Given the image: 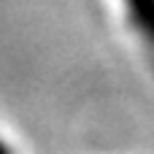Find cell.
<instances>
[{"label":"cell","instance_id":"obj_2","mask_svg":"<svg viewBox=\"0 0 154 154\" xmlns=\"http://www.w3.org/2000/svg\"><path fill=\"white\" fill-rule=\"evenodd\" d=\"M0 154H5V146H3V143H0Z\"/></svg>","mask_w":154,"mask_h":154},{"label":"cell","instance_id":"obj_1","mask_svg":"<svg viewBox=\"0 0 154 154\" xmlns=\"http://www.w3.org/2000/svg\"><path fill=\"white\" fill-rule=\"evenodd\" d=\"M127 5H130L135 24L146 35V41L154 46V0H127Z\"/></svg>","mask_w":154,"mask_h":154}]
</instances>
